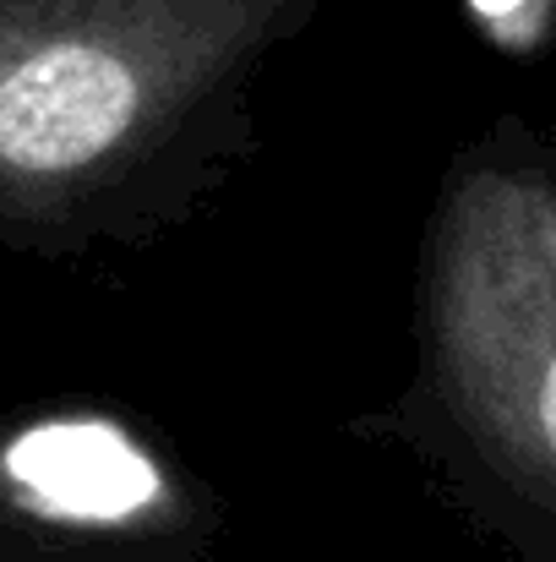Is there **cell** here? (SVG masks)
<instances>
[{
	"mask_svg": "<svg viewBox=\"0 0 556 562\" xmlns=\"http://www.w3.org/2000/svg\"><path fill=\"white\" fill-rule=\"evenodd\" d=\"M0 497L55 530L126 536L175 519L164 459L110 415H44L0 442Z\"/></svg>",
	"mask_w": 556,
	"mask_h": 562,
	"instance_id": "3",
	"label": "cell"
},
{
	"mask_svg": "<svg viewBox=\"0 0 556 562\" xmlns=\"http://www.w3.org/2000/svg\"><path fill=\"white\" fill-rule=\"evenodd\" d=\"M273 0H0V213L66 207L175 132Z\"/></svg>",
	"mask_w": 556,
	"mask_h": 562,
	"instance_id": "1",
	"label": "cell"
},
{
	"mask_svg": "<svg viewBox=\"0 0 556 562\" xmlns=\"http://www.w3.org/2000/svg\"><path fill=\"white\" fill-rule=\"evenodd\" d=\"M425 361L469 448L556 530V187L464 165L425 246Z\"/></svg>",
	"mask_w": 556,
	"mask_h": 562,
	"instance_id": "2",
	"label": "cell"
}]
</instances>
